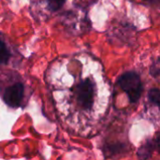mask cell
Returning a JSON list of instances; mask_svg holds the SVG:
<instances>
[{
    "mask_svg": "<svg viewBox=\"0 0 160 160\" xmlns=\"http://www.w3.org/2000/svg\"><path fill=\"white\" fill-rule=\"evenodd\" d=\"M118 83L125 91L130 102L135 103L137 102L142 93V85L141 82L140 76L133 71H128L124 73L118 80Z\"/></svg>",
    "mask_w": 160,
    "mask_h": 160,
    "instance_id": "6da1fadb",
    "label": "cell"
},
{
    "mask_svg": "<svg viewBox=\"0 0 160 160\" xmlns=\"http://www.w3.org/2000/svg\"><path fill=\"white\" fill-rule=\"evenodd\" d=\"M75 95L78 104L84 110H90L94 99V85L91 80L81 82L75 88Z\"/></svg>",
    "mask_w": 160,
    "mask_h": 160,
    "instance_id": "7a4b0ae2",
    "label": "cell"
},
{
    "mask_svg": "<svg viewBox=\"0 0 160 160\" xmlns=\"http://www.w3.org/2000/svg\"><path fill=\"white\" fill-rule=\"evenodd\" d=\"M25 95L24 85L22 82H16L8 86L3 93L4 102L11 108H17L22 105Z\"/></svg>",
    "mask_w": 160,
    "mask_h": 160,
    "instance_id": "3957f363",
    "label": "cell"
},
{
    "mask_svg": "<svg viewBox=\"0 0 160 160\" xmlns=\"http://www.w3.org/2000/svg\"><path fill=\"white\" fill-rule=\"evenodd\" d=\"M154 150H156V145H155L154 141H148L142 146H141V148L138 151L137 156L140 160H145L148 158H150Z\"/></svg>",
    "mask_w": 160,
    "mask_h": 160,
    "instance_id": "277c9868",
    "label": "cell"
},
{
    "mask_svg": "<svg viewBox=\"0 0 160 160\" xmlns=\"http://www.w3.org/2000/svg\"><path fill=\"white\" fill-rule=\"evenodd\" d=\"M11 53L3 39H0V65H5L8 62Z\"/></svg>",
    "mask_w": 160,
    "mask_h": 160,
    "instance_id": "5b68a950",
    "label": "cell"
},
{
    "mask_svg": "<svg viewBox=\"0 0 160 160\" xmlns=\"http://www.w3.org/2000/svg\"><path fill=\"white\" fill-rule=\"evenodd\" d=\"M149 98L152 102H154L160 110V90L159 89H151L149 91Z\"/></svg>",
    "mask_w": 160,
    "mask_h": 160,
    "instance_id": "8992f818",
    "label": "cell"
},
{
    "mask_svg": "<svg viewBox=\"0 0 160 160\" xmlns=\"http://www.w3.org/2000/svg\"><path fill=\"white\" fill-rule=\"evenodd\" d=\"M66 1L67 0H48V6L51 10L56 11L65 4Z\"/></svg>",
    "mask_w": 160,
    "mask_h": 160,
    "instance_id": "52a82bcc",
    "label": "cell"
},
{
    "mask_svg": "<svg viewBox=\"0 0 160 160\" xmlns=\"http://www.w3.org/2000/svg\"><path fill=\"white\" fill-rule=\"evenodd\" d=\"M160 73V59L154 65V67H152L151 69V74L154 76H158Z\"/></svg>",
    "mask_w": 160,
    "mask_h": 160,
    "instance_id": "ba28073f",
    "label": "cell"
},
{
    "mask_svg": "<svg viewBox=\"0 0 160 160\" xmlns=\"http://www.w3.org/2000/svg\"><path fill=\"white\" fill-rule=\"evenodd\" d=\"M154 142H155V145H156V149H157L158 152H160V133L159 135L157 137V139L154 141Z\"/></svg>",
    "mask_w": 160,
    "mask_h": 160,
    "instance_id": "9c48e42d",
    "label": "cell"
},
{
    "mask_svg": "<svg viewBox=\"0 0 160 160\" xmlns=\"http://www.w3.org/2000/svg\"><path fill=\"white\" fill-rule=\"evenodd\" d=\"M151 1H153V2H159L160 0H151Z\"/></svg>",
    "mask_w": 160,
    "mask_h": 160,
    "instance_id": "30bf717a",
    "label": "cell"
}]
</instances>
